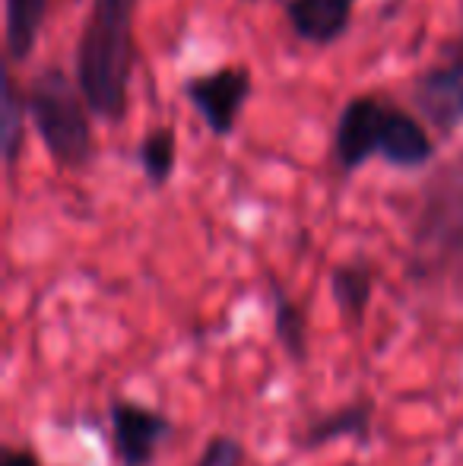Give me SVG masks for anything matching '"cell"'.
Returning <instances> with one entry per match:
<instances>
[{
  "label": "cell",
  "instance_id": "obj_5",
  "mask_svg": "<svg viewBox=\"0 0 463 466\" xmlns=\"http://www.w3.org/2000/svg\"><path fill=\"white\" fill-rule=\"evenodd\" d=\"M108 429L121 466H153L162 444L175 438L172 416L127 397L108 400Z\"/></svg>",
  "mask_w": 463,
  "mask_h": 466
},
{
  "label": "cell",
  "instance_id": "obj_7",
  "mask_svg": "<svg viewBox=\"0 0 463 466\" xmlns=\"http://www.w3.org/2000/svg\"><path fill=\"white\" fill-rule=\"evenodd\" d=\"M409 102L416 105L422 117L438 130L441 137H451L463 127V55H451L448 61L426 67L409 86Z\"/></svg>",
  "mask_w": 463,
  "mask_h": 466
},
{
  "label": "cell",
  "instance_id": "obj_17",
  "mask_svg": "<svg viewBox=\"0 0 463 466\" xmlns=\"http://www.w3.org/2000/svg\"><path fill=\"white\" fill-rule=\"evenodd\" d=\"M0 466H42V457H38L29 444H23V448H4Z\"/></svg>",
  "mask_w": 463,
  "mask_h": 466
},
{
  "label": "cell",
  "instance_id": "obj_3",
  "mask_svg": "<svg viewBox=\"0 0 463 466\" xmlns=\"http://www.w3.org/2000/svg\"><path fill=\"white\" fill-rule=\"evenodd\" d=\"M463 258V162L448 166L422 194L409 232V273L435 279Z\"/></svg>",
  "mask_w": 463,
  "mask_h": 466
},
{
  "label": "cell",
  "instance_id": "obj_14",
  "mask_svg": "<svg viewBox=\"0 0 463 466\" xmlns=\"http://www.w3.org/2000/svg\"><path fill=\"white\" fill-rule=\"evenodd\" d=\"M136 162L143 168V178L149 187H166L178 166V140H175L172 127H153L140 140L136 149Z\"/></svg>",
  "mask_w": 463,
  "mask_h": 466
},
{
  "label": "cell",
  "instance_id": "obj_15",
  "mask_svg": "<svg viewBox=\"0 0 463 466\" xmlns=\"http://www.w3.org/2000/svg\"><path fill=\"white\" fill-rule=\"evenodd\" d=\"M0 115H4V162L6 168H13L19 162V153H23V143H25V93L19 96L16 80L10 74L4 76V102H0Z\"/></svg>",
  "mask_w": 463,
  "mask_h": 466
},
{
  "label": "cell",
  "instance_id": "obj_2",
  "mask_svg": "<svg viewBox=\"0 0 463 466\" xmlns=\"http://www.w3.org/2000/svg\"><path fill=\"white\" fill-rule=\"evenodd\" d=\"M25 108L42 147L61 168H86L96 156L89 102L61 67H45L25 89Z\"/></svg>",
  "mask_w": 463,
  "mask_h": 466
},
{
  "label": "cell",
  "instance_id": "obj_19",
  "mask_svg": "<svg viewBox=\"0 0 463 466\" xmlns=\"http://www.w3.org/2000/svg\"><path fill=\"white\" fill-rule=\"evenodd\" d=\"M245 4H257V0H245Z\"/></svg>",
  "mask_w": 463,
  "mask_h": 466
},
{
  "label": "cell",
  "instance_id": "obj_18",
  "mask_svg": "<svg viewBox=\"0 0 463 466\" xmlns=\"http://www.w3.org/2000/svg\"><path fill=\"white\" fill-rule=\"evenodd\" d=\"M458 51L463 55V32H460V38H458Z\"/></svg>",
  "mask_w": 463,
  "mask_h": 466
},
{
  "label": "cell",
  "instance_id": "obj_10",
  "mask_svg": "<svg viewBox=\"0 0 463 466\" xmlns=\"http://www.w3.org/2000/svg\"><path fill=\"white\" fill-rule=\"evenodd\" d=\"M356 0H286V19L292 32L308 45H334L352 25Z\"/></svg>",
  "mask_w": 463,
  "mask_h": 466
},
{
  "label": "cell",
  "instance_id": "obj_9",
  "mask_svg": "<svg viewBox=\"0 0 463 466\" xmlns=\"http://www.w3.org/2000/svg\"><path fill=\"white\" fill-rule=\"evenodd\" d=\"M377 156L394 168H422L435 159V140L422 127L419 117L390 105L388 117H384Z\"/></svg>",
  "mask_w": 463,
  "mask_h": 466
},
{
  "label": "cell",
  "instance_id": "obj_12",
  "mask_svg": "<svg viewBox=\"0 0 463 466\" xmlns=\"http://www.w3.org/2000/svg\"><path fill=\"white\" fill-rule=\"evenodd\" d=\"M51 0H4V45L6 57L16 64L29 61L42 38Z\"/></svg>",
  "mask_w": 463,
  "mask_h": 466
},
{
  "label": "cell",
  "instance_id": "obj_4",
  "mask_svg": "<svg viewBox=\"0 0 463 466\" xmlns=\"http://www.w3.org/2000/svg\"><path fill=\"white\" fill-rule=\"evenodd\" d=\"M181 93L194 105V111L204 117L210 134L226 140V137L235 134L241 108L254 93V76L241 64H226V67H216L210 74L187 76Z\"/></svg>",
  "mask_w": 463,
  "mask_h": 466
},
{
  "label": "cell",
  "instance_id": "obj_13",
  "mask_svg": "<svg viewBox=\"0 0 463 466\" xmlns=\"http://www.w3.org/2000/svg\"><path fill=\"white\" fill-rule=\"evenodd\" d=\"M270 311L279 350L292 365H305L308 362V318H305V308L286 292L277 277H270Z\"/></svg>",
  "mask_w": 463,
  "mask_h": 466
},
{
  "label": "cell",
  "instance_id": "obj_6",
  "mask_svg": "<svg viewBox=\"0 0 463 466\" xmlns=\"http://www.w3.org/2000/svg\"><path fill=\"white\" fill-rule=\"evenodd\" d=\"M390 102L381 96H356L337 117L334 130V159L343 175H352L375 159L381 149V130Z\"/></svg>",
  "mask_w": 463,
  "mask_h": 466
},
{
  "label": "cell",
  "instance_id": "obj_16",
  "mask_svg": "<svg viewBox=\"0 0 463 466\" xmlns=\"http://www.w3.org/2000/svg\"><path fill=\"white\" fill-rule=\"evenodd\" d=\"M245 444L235 435H213L194 466H245Z\"/></svg>",
  "mask_w": 463,
  "mask_h": 466
},
{
  "label": "cell",
  "instance_id": "obj_8",
  "mask_svg": "<svg viewBox=\"0 0 463 466\" xmlns=\"http://www.w3.org/2000/svg\"><path fill=\"white\" fill-rule=\"evenodd\" d=\"M371 425H375V400L368 397L352 400V403H343L337 410L321 412V416L311 419L305 425L302 438H296V448L317 451L334 441H343V438H352V441L365 448L371 441Z\"/></svg>",
  "mask_w": 463,
  "mask_h": 466
},
{
  "label": "cell",
  "instance_id": "obj_11",
  "mask_svg": "<svg viewBox=\"0 0 463 466\" xmlns=\"http://www.w3.org/2000/svg\"><path fill=\"white\" fill-rule=\"evenodd\" d=\"M375 279L377 270L375 264L356 258V260H343L330 270L327 286H330V299H334L337 311H340L343 324L347 327H362L365 314H368L371 295H375Z\"/></svg>",
  "mask_w": 463,
  "mask_h": 466
},
{
  "label": "cell",
  "instance_id": "obj_1",
  "mask_svg": "<svg viewBox=\"0 0 463 466\" xmlns=\"http://www.w3.org/2000/svg\"><path fill=\"white\" fill-rule=\"evenodd\" d=\"M136 0H93L76 42V83L93 115L117 124L127 115V89L134 76Z\"/></svg>",
  "mask_w": 463,
  "mask_h": 466
}]
</instances>
